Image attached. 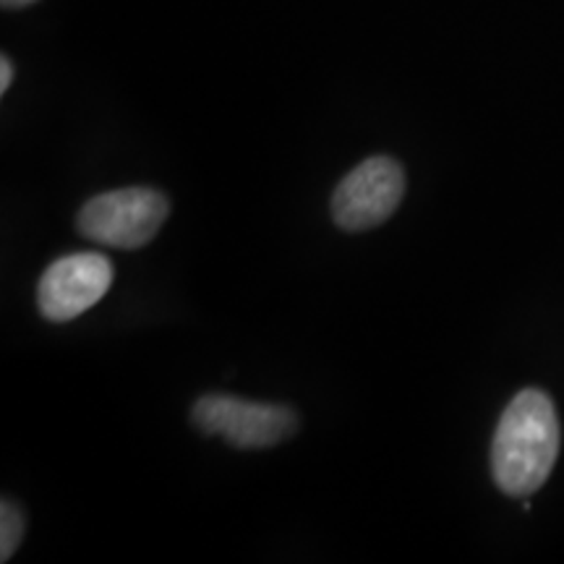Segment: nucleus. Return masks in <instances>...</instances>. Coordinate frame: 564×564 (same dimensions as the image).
<instances>
[{
    "label": "nucleus",
    "instance_id": "2",
    "mask_svg": "<svg viewBox=\"0 0 564 564\" xmlns=\"http://www.w3.org/2000/svg\"><path fill=\"white\" fill-rule=\"evenodd\" d=\"M165 194L154 188H118L89 199L79 209L76 228L89 241L110 246V249H141L158 236L167 220Z\"/></svg>",
    "mask_w": 564,
    "mask_h": 564
},
{
    "label": "nucleus",
    "instance_id": "8",
    "mask_svg": "<svg viewBox=\"0 0 564 564\" xmlns=\"http://www.w3.org/2000/svg\"><path fill=\"white\" fill-rule=\"evenodd\" d=\"M0 3H3L6 9H24V6L34 3V0H0Z\"/></svg>",
    "mask_w": 564,
    "mask_h": 564
},
{
    "label": "nucleus",
    "instance_id": "7",
    "mask_svg": "<svg viewBox=\"0 0 564 564\" xmlns=\"http://www.w3.org/2000/svg\"><path fill=\"white\" fill-rule=\"evenodd\" d=\"M11 82H13V66H11L9 58H3V61H0V91L9 89Z\"/></svg>",
    "mask_w": 564,
    "mask_h": 564
},
{
    "label": "nucleus",
    "instance_id": "6",
    "mask_svg": "<svg viewBox=\"0 0 564 564\" xmlns=\"http://www.w3.org/2000/svg\"><path fill=\"white\" fill-rule=\"evenodd\" d=\"M24 539V514L11 499L0 505V562H9Z\"/></svg>",
    "mask_w": 564,
    "mask_h": 564
},
{
    "label": "nucleus",
    "instance_id": "1",
    "mask_svg": "<svg viewBox=\"0 0 564 564\" xmlns=\"http://www.w3.org/2000/svg\"><path fill=\"white\" fill-rule=\"evenodd\" d=\"M560 457V419L546 392L523 390L499 419L491 442V474L510 497H531Z\"/></svg>",
    "mask_w": 564,
    "mask_h": 564
},
{
    "label": "nucleus",
    "instance_id": "5",
    "mask_svg": "<svg viewBox=\"0 0 564 564\" xmlns=\"http://www.w3.org/2000/svg\"><path fill=\"white\" fill-rule=\"evenodd\" d=\"M112 285V264L95 251L68 253L47 267L37 285V306L47 322L63 324L76 319Z\"/></svg>",
    "mask_w": 564,
    "mask_h": 564
},
{
    "label": "nucleus",
    "instance_id": "4",
    "mask_svg": "<svg viewBox=\"0 0 564 564\" xmlns=\"http://www.w3.org/2000/svg\"><path fill=\"white\" fill-rule=\"evenodd\" d=\"M405 196V171L398 160H364L337 183L333 194V217L337 228L358 232L390 220Z\"/></svg>",
    "mask_w": 564,
    "mask_h": 564
},
{
    "label": "nucleus",
    "instance_id": "3",
    "mask_svg": "<svg viewBox=\"0 0 564 564\" xmlns=\"http://www.w3.org/2000/svg\"><path fill=\"white\" fill-rule=\"evenodd\" d=\"M194 426L223 436L238 449H267L299 432V415L288 405L251 403L232 394H204L194 405Z\"/></svg>",
    "mask_w": 564,
    "mask_h": 564
}]
</instances>
